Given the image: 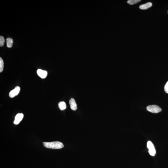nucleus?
<instances>
[{
	"mask_svg": "<svg viewBox=\"0 0 168 168\" xmlns=\"http://www.w3.org/2000/svg\"><path fill=\"white\" fill-rule=\"evenodd\" d=\"M167 12H168V11Z\"/></svg>",
	"mask_w": 168,
	"mask_h": 168,
	"instance_id": "2eb2a0df",
	"label": "nucleus"
},
{
	"mask_svg": "<svg viewBox=\"0 0 168 168\" xmlns=\"http://www.w3.org/2000/svg\"><path fill=\"white\" fill-rule=\"evenodd\" d=\"M20 88L19 86L16 87L14 90L11 91L9 93V96L10 97H14L18 95L20 92Z\"/></svg>",
	"mask_w": 168,
	"mask_h": 168,
	"instance_id": "20e7f679",
	"label": "nucleus"
},
{
	"mask_svg": "<svg viewBox=\"0 0 168 168\" xmlns=\"http://www.w3.org/2000/svg\"><path fill=\"white\" fill-rule=\"evenodd\" d=\"M37 73L38 75L42 78H46L47 75V72L41 69L37 70Z\"/></svg>",
	"mask_w": 168,
	"mask_h": 168,
	"instance_id": "423d86ee",
	"label": "nucleus"
},
{
	"mask_svg": "<svg viewBox=\"0 0 168 168\" xmlns=\"http://www.w3.org/2000/svg\"><path fill=\"white\" fill-rule=\"evenodd\" d=\"M7 46L8 48L12 47L13 44V40L10 38H7L6 40Z\"/></svg>",
	"mask_w": 168,
	"mask_h": 168,
	"instance_id": "9d476101",
	"label": "nucleus"
},
{
	"mask_svg": "<svg viewBox=\"0 0 168 168\" xmlns=\"http://www.w3.org/2000/svg\"><path fill=\"white\" fill-rule=\"evenodd\" d=\"M147 147L149 149V153L150 155L152 156L155 155L156 153L155 147L152 142L150 141L147 142Z\"/></svg>",
	"mask_w": 168,
	"mask_h": 168,
	"instance_id": "7ed1b4c3",
	"label": "nucleus"
},
{
	"mask_svg": "<svg viewBox=\"0 0 168 168\" xmlns=\"http://www.w3.org/2000/svg\"><path fill=\"white\" fill-rule=\"evenodd\" d=\"M5 39L3 36H0V46L2 47L4 46V43H5Z\"/></svg>",
	"mask_w": 168,
	"mask_h": 168,
	"instance_id": "ddd939ff",
	"label": "nucleus"
},
{
	"mask_svg": "<svg viewBox=\"0 0 168 168\" xmlns=\"http://www.w3.org/2000/svg\"><path fill=\"white\" fill-rule=\"evenodd\" d=\"M152 5V3L148 2L145 4H142L140 6L139 8L142 10H146L151 7Z\"/></svg>",
	"mask_w": 168,
	"mask_h": 168,
	"instance_id": "6e6552de",
	"label": "nucleus"
},
{
	"mask_svg": "<svg viewBox=\"0 0 168 168\" xmlns=\"http://www.w3.org/2000/svg\"><path fill=\"white\" fill-rule=\"evenodd\" d=\"M58 106L60 109L62 111L65 110L66 109V104L64 102H61L58 104Z\"/></svg>",
	"mask_w": 168,
	"mask_h": 168,
	"instance_id": "1a4fd4ad",
	"label": "nucleus"
},
{
	"mask_svg": "<svg viewBox=\"0 0 168 168\" xmlns=\"http://www.w3.org/2000/svg\"><path fill=\"white\" fill-rule=\"evenodd\" d=\"M4 68V62L2 58H0V72H2L3 71Z\"/></svg>",
	"mask_w": 168,
	"mask_h": 168,
	"instance_id": "f8f14e48",
	"label": "nucleus"
},
{
	"mask_svg": "<svg viewBox=\"0 0 168 168\" xmlns=\"http://www.w3.org/2000/svg\"><path fill=\"white\" fill-rule=\"evenodd\" d=\"M141 1V0H129L127 1V3L130 5H132L138 3Z\"/></svg>",
	"mask_w": 168,
	"mask_h": 168,
	"instance_id": "9b49d317",
	"label": "nucleus"
},
{
	"mask_svg": "<svg viewBox=\"0 0 168 168\" xmlns=\"http://www.w3.org/2000/svg\"><path fill=\"white\" fill-rule=\"evenodd\" d=\"M147 109L148 111L154 113H158L162 111L161 108L156 105H150L147 106Z\"/></svg>",
	"mask_w": 168,
	"mask_h": 168,
	"instance_id": "f03ea898",
	"label": "nucleus"
},
{
	"mask_svg": "<svg viewBox=\"0 0 168 168\" xmlns=\"http://www.w3.org/2000/svg\"><path fill=\"white\" fill-rule=\"evenodd\" d=\"M164 90L165 92L166 93H168V81L164 86Z\"/></svg>",
	"mask_w": 168,
	"mask_h": 168,
	"instance_id": "4468645a",
	"label": "nucleus"
},
{
	"mask_svg": "<svg viewBox=\"0 0 168 168\" xmlns=\"http://www.w3.org/2000/svg\"><path fill=\"white\" fill-rule=\"evenodd\" d=\"M69 103L70 106H71V109L72 110H76L77 109V105L74 99L72 98L70 99Z\"/></svg>",
	"mask_w": 168,
	"mask_h": 168,
	"instance_id": "0eeeda50",
	"label": "nucleus"
},
{
	"mask_svg": "<svg viewBox=\"0 0 168 168\" xmlns=\"http://www.w3.org/2000/svg\"><path fill=\"white\" fill-rule=\"evenodd\" d=\"M43 143L44 146L47 148L59 149H62L64 147L63 144L59 141L43 142Z\"/></svg>",
	"mask_w": 168,
	"mask_h": 168,
	"instance_id": "f257e3e1",
	"label": "nucleus"
},
{
	"mask_svg": "<svg viewBox=\"0 0 168 168\" xmlns=\"http://www.w3.org/2000/svg\"><path fill=\"white\" fill-rule=\"evenodd\" d=\"M24 117V115L23 113H18L16 115L15 120L14 121V124L15 125H18L21 122Z\"/></svg>",
	"mask_w": 168,
	"mask_h": 168,
	"instance_id": "39448f33",
	"label": "nucleus"
}]
</instances>
